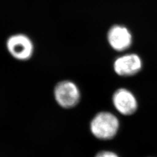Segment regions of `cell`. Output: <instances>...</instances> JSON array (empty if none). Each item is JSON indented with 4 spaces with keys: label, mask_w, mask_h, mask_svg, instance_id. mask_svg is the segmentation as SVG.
Instances as JSON below:
<instances>
[{
    "label": "cell",
    "mask_w": 157,
    "mask_h": 157,
    "mask_svg": "<svg viewBox=\"0 0 157 157\" xmlns=\"http://www.w3.org/2000/svg\"><path fill=\"white\" fill-rule=\"evenodd\" d=\"M95 157H119L117 154L109 151H102L98 152Z\"/></svg>",
    "instance_id": "7"
},
{
    "label": "cell",
    "mask_w": 157,
    "mask_h": 157,
    "mask_svg": "<svg viewBox=\"0 0 157 157\" xmlns=\"http://www.w3.org/2000/svg\"><path fill=\"white\" fill-rule=\"evenodd\" d=\"M54 97L59 106L70 109L78 104L80 100V93L76 84L69 80H63L56 86Z\"/></svg>",
    "instance_id": "3"
},
{
    "label": "cell",
    "mask_w": 157,
    "mask_h": 157,
    "mask_svg": "<svg viewBox=\"0 0 157 157\" xmlns=\"http://www.w3.org/2000/svg\"><path fill=\"white\" fill-rule=\"evenodd\" d=\"M119 121L117 117L109 112L98 113L90 123V130L96 138L102 140L113 139L118 133Z\"/></svg>",
    "instance_id": "1"
},
{
    "label": "cell",
    "mask_w": 157,
    "mask_h": 157,
    "mask_svg": "<svg viewBox=\"0 0 157 157\" xmlns=\"http://www.w3.org/2000/svg\"><path fill=\"white\" fill-rule=\"evenodd\" d=\"M113 106L124 115H130L136 112L138 103L134 94L129 90L121 88L115 91L112 96Z\"/></svg>",
    "instance_id": "5"
},
{
    "label": "cell",
    "mask_w": 157,
    "mask_h": 157,
    "mask_svg": "<svg viewBox=\"0 0 157 157\" xmlns=\"http://www.w3.org/2000/svg\"><path fill=\"white\" fill-rule=\"evenodd\" d=\"M109 44L114 50H126L132 44L133 37L129 29L121 25H113L107 33Z\"/></svg>",
    "instance_id": "6"
},
{
    "label": "cell",
    "mask_w": 157,
    "mask_h": 157,
    "mask_svg": "<svg viewBox=\"0 0 157 157\" xmlns=\"http://www.w3.org/2000/svg\"><path fill=\"white\" fill-rule=\"evenodd\" d=\"M6 48L10 56L19 61H26L33 56V43L27 35L17 33L10 36L6 41Z\"/></svg>",
    "instance_id": "2"
},
{
    "label": "cell",
    "mask_w": 157,
    "mask_h": 157,
    "mask_svg": "<svg viewBox=\"0 0 157 157\" xmlns=\"http://www.w3.org/2000/svg\"><path fill=\"white\" fill-rule=\"evenodd\" d=\"M142 61L135 54H126L117 58L113 63L115 72L120 76H132L139 73L142 69Z\"/></svg>",
    "instance_id": "4"
}]
</instances>
